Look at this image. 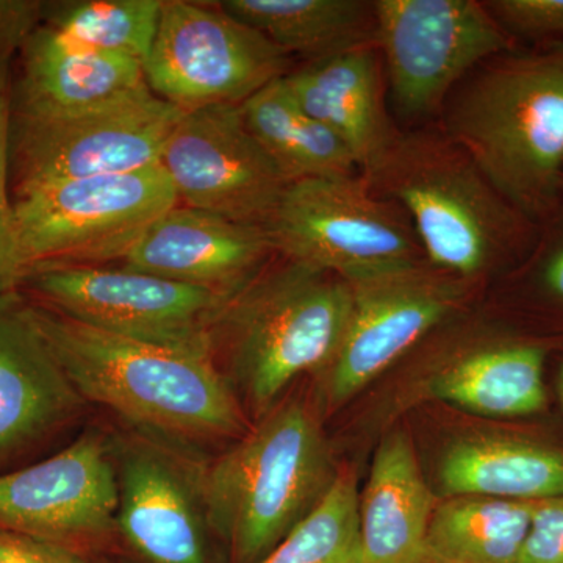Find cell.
I'll list each match as a JSON object with an SVG mask.
<instances>
[{"label": "cell", "instance_id": "1", "mask_svg": "<svg viewBox=\"0 0 563 563\" xmlns=\"http://www.w3.org/2000/svg\"><path fill=\"white\" fill-rule=\"evenodd\" d=\"M32 306L81 401L169 442L242 437V407L213 355L135 342Z\"/></svg>", "mask_w": 563, "mask_h": 563}, {"label": "cell", "instance_id": "2", "mask_svg": "<svg viewBox=\"0 0 563 563\" xmlns=\"http://www.w3.org/2000/svg\"><path fill=\"white\" fill-rule=\"evenodd\" d=\"M533 224L563 190V46L507 51L474 69L437 121Z\"/></svg>", "mask_w": 563, "mask_h": 563}, {"label": "cell", "instance_id": "3", "mask_svg": "<svg viewBox=\"0 0 563 563\" xmlns=\"http://www.w3.org/2000/svg\"><path fill=\"white\" fill-rule=\"evenodd\" d=\"M362 176L379 198L406 211L428 265L470 287L531 251L537 225L439 124L399 129Z\"/></svg>", "mask_w": 563, "mask_h": 563}, {"label": "cell", "instance_id": "4", "mask_svg": "<svg viewBox=\"0 0 563 563\" xmlns=\"http://www.w3.org/2000/svg\"><path fill=\"white\" fill-rule=\"evenodd\" d=\"M336 476L312 412L299 401L282 404L199 473L207 523L232 563H257L312 512Z\"/></svg>", "mask_w": 563, "mask_h": 563}, {"label": "cell", "instance_id": "5", "mask_svg": "<svg viewBox=\"0 0 563 563\" xmlns=\"http://www.w3.org/2000/svg\"><path fill=\"white\" fill-rule=\"evenodd\" d=\"M350 310V282L280 258L224 307L211 332L213 357L225 358L233 393L263 417L292 380L328 368Z\"/></svg>", "mask_w": 563, "mask_h": 563}, {"label": "cell", "instance_id": "6", "mask_svg": "<svg viewBox=\"0 0 563 563\" xmlns=\"http://www.w3.org/2000/svg\"><path fill=\"white\" fill-rule=\"evenodd\" d=\"M177 203L161 166L22 192L13 202L22 284L47 266L121 262L152 222Z\"/></svg>", "mask_w": 563, "mask_h": 563}, {"label": "cell", "instance_id": "7", "mask_svg": "<svg viewBox=\"0 0 563 563\" xmlns=\"http://www.w3.org/2000/svg\"><path fill=\"white\" fill-rule=\"evenodd\" d=\"M265 231L280 258L346 282L428 263L406 211L362 174L292 181Z\"/></svg>", "mask_w": 563, "mask_h": 563}, {"label": "cell", "instance_id": "8", "mask_svg": "<svg viewBox=\"0 0 563 563\" xmlns=\"http://www.w3.org/2000/svg\"><path fill=\"white\" fill-rule=\"evenodd\" d=\"M387 98L406 128L437 124L474 69L515 41L479 0H374Z\"/></svg>", "mask_w": 563, "mask_h": 563}, {"label": "cell", "instance_id": "9", "mask_svg": "<svg viewBox=\"0 0 563 563\" xmlns=\"http://www.w3.org/2000/svg\"><path fill=\"white\" fill-rule=\"evenodd\" d=\"M184 113L150 85L109 106L66 117L11 113L14 196L55 181L154 168Z\"/></svg>", "mask_w": 563, "mask_h": 563}, {"label": "cell", "instance_id": "10", "mask_svg": "<svg viewBox=\"0 0 563 563\" xmlns=\"http://www.w3.org/2000/svg\"><path fill=\"white\" fill-rule=\"evenodd\" d=\"M40 303L99 331L213 355L211 332L229 292L192 287L125 266H47L24 280Z\"/></svg>", "mask_w": 563, "mask_h": 563}, {"label": "cell", "instance_id": "11", "mask_svg": "<svg viewBox=\"0 0 563 563\" xmlns=\"http://www.w3.org/2000/svg\"><path fill=\"white\" fill-rule=\"evenodd\" d=\"M291 58L218 2L163 0L144 76L154 95L188 111L243 106L287 76Z\"/></svg>", "mask_w": 563, "mask_h": 563}, {"label": "cell", "instance_id": "12", "mask_svg": "<svg viewBox=\"0 0 563 563\" xmlns=\"http://www.w3.org/2000/svg\"><path fill=\"white\" fill-rule=\"evenodd\" d=\"M342 343L325 372L332 406L346 402L462 312L470 285L428 263L350 282Z\"/></svg>", "mask_w": 563, "mask_h": 563}, {"label": "cell", "instance_id": "13", "mask_svg": "<svg viewBox=\"0 0 563 563\" xmlns=\"http://www.w3.org/2000/svg\"><path fill=\"white\" fill-rule=\"evenodd\" d=\"M158 166L181 206L263 229L288 185L247 129L242 106L185 111Z\"/></svg>", "mask_w": 563, "mask_h": 563}, {"label": "cell", "instance_id": "14", "mask_svg": "<svg viewBox=\"0 0 563 563\" xmlns=\"http://www.w3.org/2000/svg\"><path fill=\"white\" fill-rule=\"evenodd\" d=\"M106 439L88 432L60 453L0 474V529L77 550L117 532L118 473Z\"/></svg>", "mask_w": 563, "mask_h": 563}, {"label": "cell", "instance_id": "15", "mask_svg": "<svg viewBox=\"0 0 563 563\" xmlns=\"http://www.w3.org/2000/svg\"><path fill=\"white\" fill-rule=\"evenodd\" d=\"M117 473V532L133 553L146 563L210 562L199 474L144 440L122 444Z\"/></svg>", "mask_w": 563, "mask_h": 563}, {"label": "cell", "instance_id": "16", "mask_svg": "<svg viewBox=\"0 0 563 563\" xmlns=\"http://www.w3.org/2000/svg\"><path fill=\"white\" fill-rule=\"evenodd\" d=\"M274 255L265 229L177 203L152 222L121 266L236 295Z\"/></svg>", "mask_w": 563, "mask_h": 563}, {"label": "cell", "instance_id": "17", "mask_svg": "<svg viewBox=\"0 0 563 563\" xmlns=\"http://www.w3.org/2000/svg\"><path fill=\"white\" fill-rule=\"evenodd\" d=\"M81 402L32 302L0 292V461L60 428Z\"/></svg>", "mask_w": 563, "mask_h": 563}, {"label": "cell", "instance_id": "18", "mask_svg": "<svg viewBox=\"0 0 563 563\" xmlns=\"http://www.w3.org/2000/svg\"><path fill=\"white\" fill-rule=\"evenodd\" d=\"M284 81L301 109L346 144L361 174L398 135L388 113L387 81L376 44L302 63Z\"/></svg>", "mask_w": 563, "mask_h": 563}, {"label": "cell", "instance_id": "19", "mask_svg": "<svg viewBox=\"0 0 563 563\" xmlns=\"http://www.w3.org/2000/svg\"><path fill=\"white\" fill-rule=\"evenodd\" d=\"M22 52L11 113L66 117L99 109L147 87L140 62L88 49L40 25Z\"/></svg>", "mask_w": 563, "mask_h": 563}, {"label": "cell", "instance_id": "20", "mask_svg": "<svg viewBox=\"0 0 563 563\" xmlns=\"http://www.w3.org/2000/svg\"><path fill=\"white\" fill-rule=\"evenodd\" d=\"M461 332L455 333V351L433 374V396L485 417H520L543 409L542 344L474 328Z\"/></svg>", "mask_w": 563, "mask_h": 563}, {"label": "cell", "instance_id": "21", "mask_svg": "<svg viewBox=\"0 0 563 563\" xmlns=\"http://www.w3.org/2000/svg\"><path fill=\"white\" fill-rule=\"evenodd\" d=\"M433 509L412 443L404 433H393L377 448L358 499L362 563H428L426 537Z\"/></svg>", "mask_w": 563, "mask_h": 563}, {"label": "cell", "instance_id": "22", "mask_svg": "<svg viewBox=\"0 0 563 563\" xmlns=\"http://www.w3.org/2000/svg\"><path fill=\"white\" fill-rule=\"evenodd\" d=\"M439 477L450 496L542 501L563 496V450L510 437H466L448 448Z\"/></svg>", "mask_w": 563, "mask_h": 563}, {"label": "cell", "instance_id": "23", "mask_svg": "<svg viewBox=\"0 0 563 563\" xmlns=\"http://www.w3.org/2000/svg\"><path fill=\"white\" fill-rule=\"evenodd\" d=\"M218 5L303 63L377 46L374 0H224Z\"/></svg>", "mask_w": 563, "mask_h": 563}, {"label": "cell", "instance_id": "24", "mask_svg": "<svg viewBox=\"0 0 563 563\" xmlns=\"http://www.w3.org/2000/svg\"><path fill=\"white\" fill-rule=\"evenodd\" d=\"M242 110L247 129L288 185L361 174L346 144L301 109L284 77L255 92Z\"/></svg>", "mask_w": 563, "mask_h": 563}, {"label": "cell", "instance_id": "25", "mask_svg": "<svg viewBox=\"0 0 563 563\" xmlns=\"http://www.w3.org/2000/svg\"><path fill=\"white\" fill-rule=\"evenodd\" d=\"M532 510L529 501L451 496L433 509L428 563H518Z\"/></svg>", "mask_w": 563, "mask_h": 563}, {"label": "cell", "instance_id": "26", "mask_svg": "<svg viewBox=\"0 0 563 563\" xmlns=\"http://www.w3.org/2000/svg\"><path fill=\"white\" fill-rule=\"evenodd\" d=\"M162 10L163 0H69L44 3L43 21L80 46L144 66Z\"/></svg>", "mask_w": 563, "mask_h": 563}, {"label": "cell", "instance_id": "27", "mask_svg": "<svg viewBox=\"0 0 563 563\" xmlns=\"http://www.w3.org/2000/svg\"><path fill=\"white\" fill-rule=\"evenodd\" d=\"M358 499L354 473H340L312 512L257 563H362Z\"/></svg>", "mask_w": 563, "mask_h": 563}, {"label": "cell", "instance_id": "28", "mask_svg": "<svg viewBox=\"0 0 563 563\" xmlns=\"http://www.w3.org/2000/svg\"><path fill=\"white\" fill-rule=\"evenodd\" d=\"M10 70L0 73V292L18 290L22 284L18 262L14 210L10 199Z\"/></svg>", "mask_w": 563, "mask_h": 563}, {"label": "cell", "instance_id": "29", "mask_svg": "<svg viewBox=\"0 0 563 563\" xmlns=\"http://www.w3.org/2000/svg\"><path fill=\"white\" fill-rule=\"evenodd\" d=\"M485 5L514 41L563 46V0H490Z\"/></svg>", "mask_w": 563, "mask_h": 563}, {"label": "cell", "instance_id": "30", "mask_svg": "<svg viewBox=\"0 0 563 563\" xmlns=\"http://www.w3.org/2000/svg\"><path fill=\"white\" fill-rule=\"evenodd\" d=\"M525 261L540 290L563 306V190L553 211L539 225Z\"/></svg>", "mask_w": 563, "mask_h": 563}, {"label": "cell", "instance_id": "31", "mask_svg": "<svg viewBox=\"0 0 563 563\" xmlns=\"http://www.w3.org/2000/svg\"><path fill=\"white\" fill-rule=\"evenodd\" d=\"M518 563H563V496L533 501L531 528Z\"/></svg>", "mask_w": 563, "mask_h": 563}, {"label": "cell", "instance_id": "32", "mask_svg": "<svg viewBox=\"0 0 563 563\" xmlns=\"http://www.w3.org/2000/svg\"><path fill=\"white\" fill-rule=\"evenodd\" d=\"M44 3L35 0H0V73L10 63L43 21Z\"/></svg>", "mask_w": 563, "mask_h": 563}, {"label": "cell", "instance_id": "33", "mask_svg": "<svg viewBox=\"0 0 563 563\" xmlns=\"http://www.w3.org/2000/svg\"><path fill=\"white\" fill-rule=\"evenodd\" d=\"M0 563H88L73 548L0 529Z\"/></svg>", "mask_w": 563, "mask_h": 563}, {"label": "cell", "instance_id": "34", "mask_svg": "<svg viewBox=\"0 0 563 563\" xmlns=\"http://www.w3.org/2000/svg\"><path fill=\"white\" fill-rule=\"evenodd\" d=\"M559 393H561V399L563 402V365L561 368V374H559Z\"/></svg>", "mask_w": 563, "mask_h": 563}]
</instances>
